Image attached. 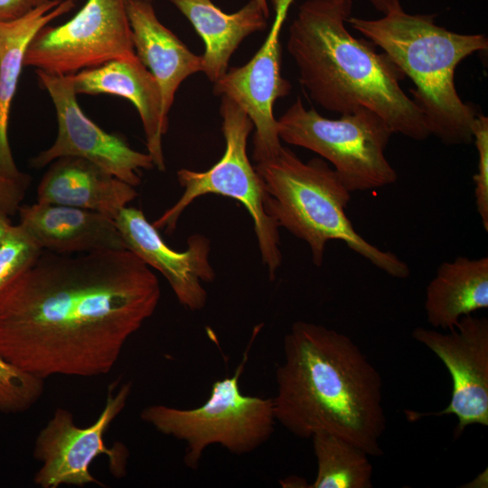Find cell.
Segmentation results:
<instances>
[{
	"label": "cell",
	"instance_id": "cell-27",
	"mask_svg": "<svg viewBox=\"0 0 488 488\" xmlns=\"http://www.w3.org/2000/svg\"><path fill=\"white\" fill-rule=\"evenodd\" d=\"M50 0H0V22L20 18Z\"/></svg>",
	"mask_w": 488,
	"mask_h": 488
},
{
	"label": "cell",
	"instance_id": "cell-7",
	"mask_svg": "<svg viewBox=\"0 0 488 488\" xmlns=\"http://www.w3.org/2000/svg\"><path fill=\"white\" fill-rule=\"evenodd\" d=\"M277 121L280 140L329 161L350 192L381 188L398 179L385 155L394 133L367 108L331 119L305 108L297 98Z\"/></svg>",
	"mask_w": 488,
	"mask_h": 488
},
{
	"label": "cell",
	"instance_id": "cell-22",
	"mask_svg": "<svg viewBox=\"0 0 488 488\" xmlns=\"http://www.w3.org/2000/svg\"><path fill=\"white\" fill-rule=\"evenodd\" d=\"M317 473L312 488H371L369 455L353 444L327 432L311 436Z\"/></svg>",
	"mask_w": 488,
	"mask_h": 488
},
{
	"label": "cell",
	"instance_id": "cell-4",
	"mask_svg": "<svg viewBox=\"0 0 488 488\" xmlns=\"http://www.w3.org/2000/svg\"><path fill=\"white\" fill-rule=\"evenodd\" d=\"M347 23L380 47L413 81L412 100L430 135L446 145L474 142L473 124L479 113L458 95L455 72L466 57L487 50L484 34L455 33L438 25L433 14L404 9L379 19L350 16Z\"/></svg>",
	"mask_w": 488,
	"mask_h": 488
},
{
	"label": "cell",
	"instance_id": "cell-16",
	"mask_svg": "<svg viewBox=\"0 0 488 488\" xmlns=\"http://www.w3.org/2000/svg\"><path fill=\"white\" fill-rule=\"evenodd\" d=\"M19 224L43 249L58 254L125 249L114 220L93 211L36 202L18 210Z\"/></svg>",
	"mask_w": 488,
	"mask_h": 488
},
{
	"label": "cell",
	"instance_id": "cell-20",
	"mask_svg": "<svg viewBox=\"0 0 488 488\" xmlns=\"http://www.w3.org/2000/svg\"><path fill=\"white\" fill-rule=\"evenodd\" d=\"M191 22L205 45L203 70L214 83L229 69V61L240 42L262 31L267 17L256 0H250L232 14H226L211 0H170Z\"/></svg>",
	"mask_w": 488,
	"mask_h": 488
},
{
	"label": "cell",
	"instance_id": "cell-21",
	"mask_svg": "<svg viewBox=\"0 0 488 488\" xmlns=\"http://www.w3.org/2000/svg\"><path fill=\"white\" fill-rule=\"evenodd\" d=\"M424 308L428 324L446 331L488 308V258L457 257L440 264L426 288Z\"/></svg>",
	"mask_w": 488,
	"mask_h": 488
},
{
	"label": "cell",
	"instance_id": "cell-15",
	"mask_svg": "<svg viewBox=\"0 0 488 488\" xmlns=\"http://www.w3.org/2000/svg\"><path fill=\"white\" fill-rule=\"evenodd\" d=\"M77 94H111L130 100L141 118L154 165L165 171L162 137L168 129L158 82L136 56L110 61L71 74Z\"/></svg>",
	"mask_w": 488,
	"mask_h": 488
},
{
	"label": "cell",
	"instance_id": "cell-5",
	"mask_svg": "<svg viewBox=\"0 0 488 488\" xmlns=\"http://www.w3.org/2000/svg\"><path fill=\"white\" fill-rule=\"evenodd\" d=\"M254 167L267 194V213L278 227L306 242L316 267L323 264L327 242L336 239L392 277L409 276L406 262L373 246L355 230L345 212L351 192L325 161L303 162L281 146L277 155Z\"/></svg>",
	"mask_w": 488,
	"mask_h": 488
},
{
	"label": "cell",
	"instance_id": "cell-29",
	"mask_svg": "<svg viewBox=\"0 0 488 488\" xmlns=\"http://www.w3.org/2000/svg\"><path fill=\"white\" fill-rule=\"evenodd\" d=\"M11 226L12 223L9 220V216L0 211V242L6 235Z\"/></svg>",
	"mask_w": 488,
	"mask_h": 488
},
{
	"label": "cell",
	"instance_id": "cell-24",
	"mask_svg": "<svg viewBox=\"0 0 488 488\" xmlns=\"http://www.w3.org/2000/svg\"><path fill=\"white\" fill-rule=\"evenodd\" d=\"M42 251L23 226L12 225L0 242V292L31 267Z\"/></svg>",
	"mask_w": 488,
	"mask_h": 488
},
{
	"label": "cell",
	"instance_id": "cell-13",
	"mask_svg": "<svg viewBox=\"0 0 488 488\" xmlns=\"http://www.w3.org/2000/svg\"><path fill=\"white\" fill-rule=\"evenodd\" d=\"M292 2L272 0L275 21L260 49L246 64L229 68L213 83L215 95L233 99L253 122V159L256 163L274 156L282 146L273 108L277 99L291 91L290 82L281 74L279 37Z\"/></svg>",
	"mask_w": 488,
	"mask_h": 488
},
{
	"label": "cell",
	"instance_id": "cell-28",
	"mask_svg": "<svg viewBox=\"0 0 488 488\" xmlns=\"http://www.w3.org/2000/svg\"><path fill=\"white\" fill-rule=\"evenodd\" d=\"M380 13L388 14L403 10L400 0H368Z\"/></svg>",
	"mask_w": 488,
	"mask_h": 488
},
{
	"label": "cell",
	"instance_id": "cell-10",
	"mask_svg": "<svg viewBox=\"0 0 488 488\" xmlns=\"http://www.w3.org/2000/svg\"><path fill=\"white\" fill-rule=\"evenodd\" d=\"M134 56L127 0H87L71 19L35 34L23 66L68 75Z\"/></svg>",
	"mask_w": 488,
	"mask_h": 488
},
{
	"label": "cell",
	"instance_id": "cell-11",
	"mask_svg": "<svg viewBox=\"0 0 488 488\" xmlns=\"http://www.w3.org/2000/svg\"><path fill=\"white\" fill-rule=\"evenodd\" d=\"M36 75L55 108L58 134L54 143L32 160V165L42 168L60 157L76 156L134 187L139 185L140 170L155 166L150 155L132 149L123 138L104 131L84 114L77 101L71 74L36 70Z\"/></svg>",
	"mask_w": 488,
	"mask_h": 488
},
{
	"label": "cell",
	"instance_id": "cell-30",
	"mask_svg": "<svg viewBox=\"0 0 488 488\" xmlns=\"http://www.w3.org/2000/svg\"><path fill=\"white\" fill-rule=\"evenodd\" d=\"M260 8L262 9L264 14L268 18L269 16V8L267 5V0H256Z\"/></svg>",
	"mask_w": 488,
	"mask_h": 488
},
{
	"label": "cell",
	"instance_id": "cell-18",
	"mask_svg": "<svg viewBox=\"0 0 488 488\" xmlns=\"http://www.w3.org/2000/svg\"><path fill=\"white\" fill-rule=\"evenodd\" d=\"M137 196L135 187L80 157L51 163L37 188V202L85 209L112 220Z\"/></svg>",
	"mask_w": 488,
	"mask_h": 488
},
{
	"label": "cell",
	"instance_id": "cell-8",
	"mask_svg": "<svg viewBox=\"0 0 488 488\" xmlns=\"http://www.w3.org/2000/svg\"><path fill=\"white\" fill-rule=\"evenodd\" d=\"M221 97L220 114L225 139L223 155L203 172L179 170L177 179L183 192L152 224L157 230L164 229L167 233H172L181 214L198 197L219 194L234 199L247 209L253 221L261 259L267 268L269 279L274 280L283 259L279 248V227L266 211L267 194L263 183L247 153L248 137L254 125L233 99Z\"/></svg>",
	"mask_w": 488,
	"mask_h": 488
},
{
	"label": "cell",
	"instance_id": "cell-17",
	"mask_svg": "<svg viewBox=\"0 0 488 488\" xmlns=\"http://www.w3.org/2000/svg\"><path fill=\"white\" fill-rule=\"evenodd\" d=\"M127 12L136 55L158 82L163 113L168 118L182 82L202 71V55L192 52L159 21L151 0H127Z\"/></svg>",
	"mask_w": 488,
	"mask_h": 488
},
{
	"label": "cell",
	"instance_id": "cell-6",
	"mask_svg": "<svg viewBox=\"0 0 488 488\" xmlns=\"http://www.w3.org/2000/svg\"><path fill=\"white\" fill-rule=\"evenodd\" d=\"M249 345L234 373L212 383L207 400L194 408L149 405L141 419L163 435L185 444L184 465L198 468L206 448L220 445L241 455L258 449L272 436L277 423L272 398L244 395L239 379Z\"/></svg>",
	"mask_w": 488,
	"mask_h": 488
},
{
	"label": "cell",
	"instance_id": "cell-2",
	"mask_svg": "<svg viewBox=\"0 0 488 488\" xmlns=\"http://www.w3.org/2000/svg\"><path fill=\"white\" fill-rule=\"evenodd\" d=\"M272 398L277 422L301 438L335 435L380 456L386 429L382 380L347 335L297 321L284 338Z\"/></svg>",
	"mask_w": 488,
	"mask_h": 488
},
{
	"label": "cell",
	"instance_id": "cell-9",
	"mask_svg": "<svg viewBox=\"0 0 488 488\" xmlns=\"http://www.w3.org/2000/svg\"><path fill=\"white\" fill-rule=\"evenodd\" d=\"M117 384L114 381L109 385L104 408L95 422L88 427H80L74 423L70 411L56 408L34 443L33 457L42 463L33 477L37 486L101 485L89 471L90 465L100 455L108 456L109 471L114 477L121 478L127 474L128 449L120 442L108 447L104 439L109 426L125 408L131 394V382L123 383L114 393Z\"/></svg>",
	"mask_w": 488,
	"mask_h": 488
},
{
	"label": "cell",
	"instance_id": "cell-14",
	"mask_svg": "<svg viewBox=\"0 0 488 488\" xmlns=\"http://www.w3.org/2000/svg\"><path fill=\"white\" fill-rule=\"evenodd\" d=\"M114 222L126 248L165 277L184 308L198 311L205 306L207 292L202 283H211L215 278L210 262L211 242L206 236H190L187 249L181 252L166 245L139 209L125 207Z\"/></svg>",
	"mask_w": 488,
	"mask_h": 488
},
{
	"label": "cell",
	"instance_id": "cell-26",
	"mask_svg": "<svg viewBox=\"0 0 488 488\" xmlns=\"http://www.w3.org/2000/svg\"><path fill=\"white\" fill-rule=\"evenodd\" d=\"M28 184L29 176L26 174L19 179L0 174V211L8 216L17 213Z\"/></svg>",
	"mask_w": 488,
	"mask_h": 488
},
{
	"label": "cell",
	"instance_id": "cell-25",
	"mask_svg": "<svg viewBox=\"0 0 488 488\" xmlns=\"http://www.w3.org/2000/svg\"><path fill=\"white\" fill-rule=\"evenodd\" d=\"M473 136L478 152L477 173L474 175L475 206L483 228L488 231V117L478 114L473 124Z\"/></svg>",
	"mask_w": 488,
	"mask_h": 488
},
{
	"label": "cell",
	"instance_id": "cell-1",
	"mask_svg": "<svg viewBox=\"0 0 488 488\" xmlns=\"http://www.w3.org/2000/svg\"><path fill=\"white\" fill-rule=\"evenodd\" d=\"M159 281L131 250H43L0 292V355L42 380L106 375L155 313Z\"/></svg>",
	"mask_w": 488,
	"mask_h": 488
},
{
	"label": "cell",
	"instance_id": "cell-12",
	"mask_svg": "<svg viewBox=\"0 0 488 488\" xmlns=\"http://www.w3.org/2000/svg\"><path fill=\"white\" fill-rule=\"evenodd\" d=\"M413 338L428 348L444 363L452 379L448 405L436 413L420 416L454 415L458 423L455 437L472 425L488 426V320L472 314L441 333L417 327ZM416 415L415 418H418Z\"/></svg>",
	"mask_w": 488,
	"mask_h": 488
},
{
	"label": "cell",
	"instance_id": "cell-3",
	"mask_svg": "<svg viewBox=\"0 0 488 488\" xmlns=\"http://www.w3.org/2000/svg\"><path fill=\"white\" fill-rule=\"evenodd\" d=\"M352 0H306L289 27L287 51L309 98L323 108L350 114L367 108L393 133L421 141L425 117L400 86L404 73L385 52L347 30Z\"/></svg>",
	"mask_w": 488,
	"mask_h": 488
},
{
	"label": "cell",
	"instance_id": "cell-19",
	"mask_svg": "<svg viewBox=\"0 0 488 488\" xmlns=\"http://www.w3.org/2000/svg\"><path fill=\"white\" fill-rule=\"evenodd\" d=\"M74 7L73 0H50L23 16L0 22V174L19 179L25 174L15 165L11 152L7 127L10 109L26 49L35 34Z\"/></svg>",
	"mask_w": 488,
	"mask_h": 488
},
{
	"label": "cell",
	"instance_id": "cell-23",
	"mask_svg": "<svg viewBox=\"0 0 488 488\" xmlns=\"http://www.w3.org/2000/svg\"><path fill=\"white\" fill-rule=\"evenodd\" d=\"M44 380L30 374L0 355V412L19 414L29 410L41 399Z\"/></svg>",
	"mask_w": 488,
	"mask_h": 488
}]
</instances>
